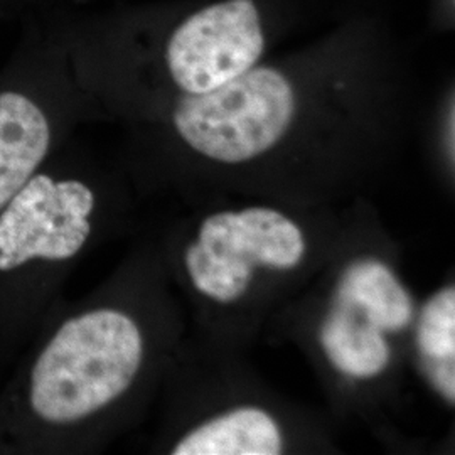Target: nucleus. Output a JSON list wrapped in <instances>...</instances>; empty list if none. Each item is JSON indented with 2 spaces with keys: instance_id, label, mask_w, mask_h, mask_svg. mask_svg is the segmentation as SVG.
<instances>
[{
  "instance_id": "obj_2",
  "label": "nucleus",
  "mask_w": 455,
  "mask_h": 455,
  "mask_svg": "<svg viewBox=\"0 0 455 455\" xmlns=\"http://www.w3.org/2000/svg\"><path fill=\"white\" fill-rule=\"evenodd\" d=\"M0 383V455H44L114 407L137 381L146 338L135 317L95 307L44 321Z\"/></svg>"
},
{
  "instance_id": "obj_8",
  "label": "nucleus",
  "mask_w": 455,
  "mask_h": 455,
  "mask_svg": "<svg viewBox=\"0 0 455 455\" xmlns=\"http://www.w3.org/2000/svg\"><path fill=\"white\" fill-rule=\"evenodd\" d=\"M338 299L358 307L366 321L383 332L402 331L411 321L410 295L379 261H359L349 267L339 283Z\"/></svg>"
},
{
  "instance_id": "obj_6",
  "label": "nucleus",
  "mask_w": 455,
  "mask_h": 455,
  "mask_svg": "<svg viewBox=\"0 0 455 455\" xmlns=\"http://www.w3.org/2000/svg\"><path fill=\"white\" fill-rule=\"evenodd\" d=\"M283 440L274 419L259 408H240L201 425L172 451L174 455H276Z\"/></svg>"
},
{
  "instance_id": "obj_1",
  "label": "nucleus",
  "mask_w": 455,
  "mask_h": 455,
  "mask_svg": "<svg viewBox=\"0 0 455 455\" xmlns=\"http://www.w3.org/2000/svg\"><path fill=\"white\" fill-rule=\"evenodd\" d=\"M315 0H156L69 7L65 36L93 103L154 116L212 93L309 24Z\"/></svg>"
},
{
  "instance_id": "obj_5",
  "label": "nucleus",
  "mask_w": 455,
  "mask_h": 455,
  "mask_svg": "<svg viewBox=\"0 0 455 455\" xmlns=\"http://www.w3.org/2000/svg\"><path fill=\"white\" fill-rule=\"evenodd\" d=\"M306 251L299 227L267 208L220 212L204 220L197 243L186 251V265L199 292L233 302L248 289L259 265L293 268Z\"/></svg>"
},
{
  "instance_id": "obj_9",
  "label": "nucleus",
  "mask_w": 455,
  "mask_h": 455,
  "mask_svg": "<svg viewBox=\"0 0 455 455\" xmlns=\"http://www.w3.org/2000/svg\"><path fill=\"white\" fill-rule=\"evenodd\" d=\"M419 346L432 361L455 359V291L445 289L423 309Z\"/></svg>"
},
{
  "instance_id": "obj_7",
  "label": "nucleus",
  "mask_w": 455,
  "mask_h": 455,
  "mask_svg": "<svg viewBox=\"0 0 455 455\" xmlns=\"http://www.w3.org/2000/svg\"><path fill=\"white\" fill-rule=\"evenodd\" d=\"M321 341L332 364L349 376L371 378L381 373L390 361V346L383 331L370 324L358 307L342 299H336Z\"/></svg>"
},
{
  "instance_id": "obj_10",
  "label": "nucleus",
  "mask_w": 455,
  "mask_h": 455,
  "mask_svg": "<svg viewBox=\"0 0 455 455\" xmlns=\"http://www.w3.org/2000/svg\"><path fill=\"white\" fill-rule=\"evenodd\" d=\"M69 5V0H0V19L26 22Z\"/></svg>"
},
{
  "instance_id": "obj_13",
  "label": "nucleus",
  "mask_w": 455,
  "mask_h": 455,
  "mask_svg": "<svg viewBox=\"0 0 455 455\" xmlns=\"http://www.w3.org/2000/svg\"><path fill=\"white\" fill-rule=\"evenodd\" d=\"M69 2H71V5H73V7H82L84 4L93 2V0H69Z\"/></svg>"
},
{
  "instance_id": "obj_12",
  "label": "nucleus",
  "mask_w": 455,
  "mask_h": 455,
  "mask_svg": "<svg viewBox=\"0 0 455 455\" xmlns=\"http://www.w3.org/2000/svg\"><path fill=\"white\" fill-rule=\"evenodd\" d=\"M434 363H437V368L434 370V379H435V383H437L440 391L454 403V359L434 361Z\"/></svg>"
},
{
  "instance_id": "obj_3",
  "label": "nucleus",
  "mask_w": 455,
  "mask_h": 455,
  "mask_svg": "<svg viewBox=\"0 0 455 455\" xmlns=\"http://www.w3.org/2000/svg\"><path fill=\"white\" fill-rule=\"evenodd\" d=\"M98 199L63 148L0 210V378L48 319L68 263L93 235Z\"/></svg>"
},
{
  "instance_id": "obj_4",
  "label": "nucleus",
  "mask_w": 455,
  "mask_h": 455,
  "mask_svg": "<svg viewBox=\"0 0 455 455\" xmlns=\"http://www.w3.org/2000/svg\"><path fill=\"white\" fill-rule=\"evenodd\" d=\"M34 17L0 68V210L97 108L71 63L65 12Z\"/></svg>"
},
{
  "instance_id": "obj_11",
  "label": "nucleus",
  "mask_w": 455,
  "mask_h": 455,
  "mask_svg": "<svg viewBox=\"0 0 455 455\" xmlns=\"http://www.w3.org/2000/svg\"><path fill=\"white\" fill-rule=\"evenodd\" d=\"M425 20L432 34L449 36L455 31V0H425Z\"/></svg>"
}]
</instances>
